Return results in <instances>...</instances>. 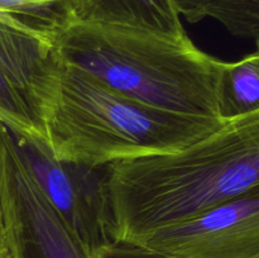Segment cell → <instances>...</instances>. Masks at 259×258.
Returning a JSON list of instances; mask_svg holds the SVG:
<instances>
[{
  "mask_svg": "<svg viewBox=\"0 0 259 258\" xmlns=\"http://www.w3.org/2000/svg\"><path fill=\"white\" fill-rule=\"evenodd\" d=\"M255 43H257V51H255V52L259 53V39L255 40Z\"/></svg>",
  "mask_w": 259,
  "mask_h": 258,
  "instance_id": "5bb4252c",
  "label": "cell"
},
{
  "mask_svg": "<svg viewBox=\"0 0 259 258\" xmlns=\"http://www.w3.org/2000/svg\"><path fill=\"white\" fill-rule=\"evenodd\" d=\"M91 258H177L126 240H111L91 253Z\"/></svg>",
  "mask_w": 259,
  "mask_h": 258,
  "instance_id": "7c38bea8",
  "label": "cell"
},
{
  "mask_svg": "<svg viewBox=\"0 0 259 258\" xmlns=\"http://www.w3.org/2000/svg\"><path fill=\"white\" fill-rule=\"evenodd\" d=\"M0 204L10 258H91L17 149L0 153Z\"/></svg>",
  "mask_w": 259,
  "mask_h": 258,
  "instance_id": "277c9868",
  "label": "cell"
},
{
  "mask_svg": "<svg viewBox=\"0 0 259 258\" xmlns=\"http://www.w3.org/2000/svg\"><path fill=\"white\" fill-rule=\"evenodd\" d=\"M56 55L115 90L162 110L224 121L219 81L225 61L180 37L77 20L53 42Z\"/></svg>",
  "mask_w": 259,
  "mask_h": 258,
  "instance_id": "3957f363",
  "label": "cell"
},
{
  "mask_svg": "<svg viewBox=\"0 0 259 258\" xmlns=\"http://www.w3.org/2000/svg\"><path fill=\"white\" fill-rule=\"evenodd\" d=\"M81 22L125 25L163 34H186L172 0H77Z\"/></svg>",
  "mask_w": 259,
  "mask_h": 258,
  "instance_id": "ba28073f",
  "label": "cell"
},
{
  "mask_svg": "<svg viewBox=\"0 0 259 258\" xmlns=\"http://www.w3.org/2000/svg\"><path fill=\"white\" fill-rule=\"evenodd\" d=\"M222 123L147 105L57 55L43 96L46 144L52 156L89 168L175 153Z\"/></svg>",
  "mask_w": 259,
  "mask_h": 258,
  "instance_id": "7a4b0ae2",
  "label": "cell"
},
{
  "mask_svg": "<svg viewBox=\"0 0 259 258\" xmlns=\"http://www.w3.org/2000/svg\"><path fill=\"white\" fill-rule=\"evenodd\" d=\"M113 240L137 242L259 191V110L179 152L106 167Z\"/></svg>",
  "mask_w": 259,
  "mask_h": 258,
  "instance_id": "6da1fadb",
  "label": "cell"
},
{
  "mask_svg": "<svg viewBox=\"0 0 259 258\" xmlns=\"http://www.w3.org/2000/svg\"><path fill=\"white\" fill-rule=\"evenodd\" d=\"M219 109L224 120L259 110V53L224 62L219 81Z\"/></svg>",
  "mask_w": 259,
  "mask_h": 258,
  "instance_id": "8fae6325",
  "label": "cell"
},
{
  "mask_svg": "<svg viewBox=\"0 0 259 258\" xmlns=\"http://www.w3.org/2000/svg\"><path fill=\"white\" fill-rule=\"evenodd\" d=\"M53 45L0 15V121L15 136L46 142L43 96Z\"/></svg>",
  "mask_w": 259,
  "mask_h": 258,
  "instance_id": "8992f818",
  "label": "cell"
},
{
  "mask_svg": "<svg viewBox=\"0 0 259 258\" xmlns=\"http://www.w3.org/2000/svg\"><path fill=\"white\" fill-rule=\"evenodd\" d=\"M0 15L53 45L66 28L78 20L77 0H0Z\"/></svg>",
  "mask_w": 259,
  "mask_h": 258,
  "instance_id": "9c48e42d",
  "label": "cell"
},
{
  "mask_svg": "<svg viewBox=\"0 0 259 258\" xmlns=\"http://www.w3.org/2000/svg\"><path fill=\"white\" fill-rule=\"evenodd\" d=\"M180 17L190 23L210 18L230 34L259 39V0H172Z\"/></svg>",
  "mask_w": 259,
  "mask_h": 258,
  "instance_id": "30bf717a",
  "label": "cell"
},
{
  "mask_svg": "<svg viewBox=\"0 0 259 258\" xmlns=\"http://www.w3.org/2000/svg\"><path fill=\"white\" fill-rule=\"evenodd\" d=\"M0 258H10L9 248L7 243V235H5L4 219H3L2 204H0Z\"/></svg>",
  "mask_w": 259,
  "mask_h": 258,
  "instance_id": "4fadbf2b",
  "label": "cell"
},
{
  "mask_svg": "<svg viewBox=\"0 0 259 258\" xmlns=\"http://www.w3.org/2000/svg\"><path fill=\"white\" fill-rule=\"evenodd\" d=\"M134 243L177 258H259V191Z\"/></svg>",
  "mask_w": 259,
  "mask_h": 258,
  "instance_id": "52a82bcc",
  "label": "cell"
},
{
  "mask_svg": "<svg viewBox=\"0 0 259 258\" xmlns=\"http://www.w3.org/2000/svg\"><path fill=\"white\" fill-rule=\"evenodd\" d=\"M15 139L43 194L91 252L111 242L106 167L89 168L58 161L45 141Z\"/></svg>",
  "mask_w": 259,
  "mask_h": 258,
  "instance_id": "5b68a950",
  "label": "cell"
}]
</instances>
